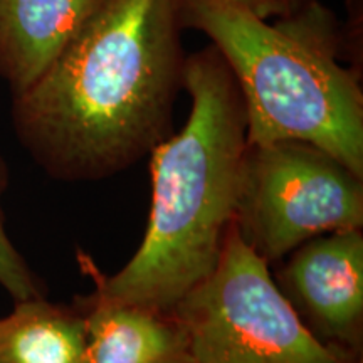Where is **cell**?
Wrapping results in <instances>:
<instances>
[{
    "label": "cell",
    "mask_w": 363,
    "mask_h": 363,
    "mask_svg": "<svg viewBox=\"0 0 363 363\" xmlns=\"http://www.w3.org/2000/svg\"><path fill=\"white\" fill-rule=\"evenodd\" d=\"M182 0H98L78 34L29 89L12 123L52 179L121 174L170 136L187 54Z\"/></svg>",
    "instance_id": "1"
},
{
    "label": "cell",
    "mask_w": 363,
    "mask_h": 363,
    "mask_svg": "<svg viewBox=\"0 0 363 363\" xmlns=\"http://www.w3.org/2000/svg\"><path fill=\"white\" fill-rule=\"evenodd\" d=\"M190 113L150 153L152 202L145 235L115 274L81 257L88 298L172 311L214 272L234 222L247 113L229 66L212 44L185 59Z\"/></svg>",
    "instance_id": "2"
},
{
    "label": "cell",
    "mask_w": 363,
    "mask_h": 363,
    "mask_svg": "<svg viewBox=\"0 0 363 363\" xmlns=\"http://www.w3.org/2000/svg\"><path fill=\"white\" fill-rule=\"evenodd\" d=\"M185 29L207 35L233 72L247 113L249 143L315 145L363 177L360 74L239 0H182Z\"/></svg>",
    "instance_id": "3"
},
{
    "label": "cell",
    "mask_w": 363,
    "mask_h": 363,
    "mask_svg": "<svg viewBox=\"0 0 363 363\" xmlns=\"http://www.w3.org/2000/svg\"><path fill=\"white\" fill-rule=\"evenodd\" d=\"M363 227V177L298 140L247 143L233 229L267 266L318 235Z\"/></svg>",
    "instance_id": "4"
},
{
    "label": "cell",
    "mask_w": 363,
    "mask_h": 363,
    "mask_svg": "<svg viewBox=\"0 0 363 363\" xmlns=\"http://www.w3.org/2000/svg\"><path fill=\"white\" fill-rule=\"evenodd\" d=\"M174 311L187 330L195 363H362L303 325L271 267L234 229L214 272Z\"/></svg>",
    "instance_id": "5"
},
{
    "label": "cell",
    "mask_w": 363,
    "mask_h": 363,
    "mask_svg": "<svg viewBox=\"0 0 363 363\" xmlns=\"http://www.w3.org/2000/svg\"><path fill=\"white\" fill-rule=\"evenodd\" d=\"M271 276L321 343L362 360V229L335 230L306 240L271 266Z\"/></svg>",
    "instance_id": "6"
},
{
    "label": "cell",
    "mask_w": 363,
    "mask_h": 363,
    "mask_svg": "<svg viewBox=\"0 0 363 363\" xmlns=\"http://www.w3.org/2000/svg\"><path fill=\"white\" fill-rule=\"evenodd\" d=\"M84 315L83 363H195L177 313L76 298Z\"/></svg>",
    "instance_id": "7"
},
{
    "label": "cell",
    "mask_w": 363,
    "mask_h": 363,
    "mask_svg": "<svg viewBox=\"0 0 363 363\" xmlns=\"http://www.w3.org/2000/svg\"><path fill=\"white\" fill-rule=\"evenodd\" d=\"M98 0H0V78L19 96L51 67Z\"/></svg>",
    "instance_id": "8"
},
{
    "label": "cell",
    "mask_w": 363,
    "mask_h": 363,
    "mask_svg": "<svg viewBox=\"0 0 363 363\" xmlns=\"http://www.w3.org/2000/svg\"><path fill=\"white\" fill-rule=\"evenodd\" d=\"M84 315L45 296L17 301L0 316V363H83Z\"/></svg>",
    "instance_id": "9"
},
{
    "label": "cell",
    "mask_w": 363,
    "mask_h": 363,
    "mask_svg": "<svg viewBox=\"0 0 363 363\" xmlns=\"http://www.w3.org/2000/svg\"><path fill=\"white\" fill-rule=\"evenodd\" d=\"M9 189V167L0 157V288L11 294L13 303L45 296L43 281L27 264L26 257L19 252L6 227L4 214V195Z\"/></svg>",
    "instance_id": "10"
},
{
    "label": "cell",
    "mask_w": 363,
    "mask_h": 363,
    "mask_svg": "<svg viewBox=\"0 0 363 363\" xmlns=\"http://www.w3.org/2000/svg\"><path fill=\"white\" fill-rule=\"evenodd\" d=\"M239 2L246 4L262 19H272V17L278 19V17L286 16V6L283 0H239Z\"/></svg>",
    "instance_id": "11"
},
{
    "label": "cell",
    "mask_w": 363,
    "mask_h": 363,
    "mask_svg": "<svg viewBox=\"0 0 363 363\" xmlns=\"http://www.w3.org/2000/svg\"><path fill=\"white\" fill-rule=\"evenodd\" d=\"M283 2L286 6V16H289V13H293L294 11H298V9L308 6V4L315 2V0H283Z\"/></svg>",
    "instance_id": "12"
}]
</instances>
